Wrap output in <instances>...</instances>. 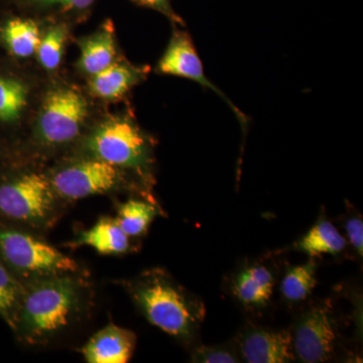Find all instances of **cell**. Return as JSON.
<instances>
[{"instance_id":"9a60e30c","label":"cell","mask_w":363,"mask_h":363,"mask_svg":"<svg viewBox=\"0 0 363 363\" xmlns=\"http://www.w3.org/2000/svg\"><path fill=\"white\" fill-rule=\"evenodd\" d=\"M81 55L79 68L89 76L111 66L116 58V40L111 26H104L102 30L85 38L80 42Z\"/></svg>"},{"instance_id":"ac0fdd59","label":"cell","mask_w":363,"mask_h":363,"mask_svg":"<svg viewBox=\"0 0 363 363\" xmlns=\"http://www.w3.org/2000/svg\"><path fill=\"white\" fill-rule=\"evenodd\" d=\"M4 42L18 58H28L37 52L40 43L39 26L30 20L9 21L4 30Z\"/></svg>"},{"instance_id":"8fae6325","label":"cell","mask_w":363,"mask_h":363,"mask_svg":"<svg viewBox=\"0 0 363 363\" xmlns=\"http://www.w3.org/2000/svg\"><path fill=\"white\" fill-rule=\"evenodd\" d=\"M135 345L133 331L109 324L96 332L81 351L89 363H125L133 357Z\"/></svg>"},{"instance_id":"484cf974","label":"cell","mask_w":363,"mask_h":363,"mask_svg":"<svg viewBox=\"0 0 363 363\" xmlns=\"http://www.w3.org/2000/svg\"><path fill=\"white\" fill-rule=\"evenodd\" d=\"M135 1H138V4H143V6L162 9L164 13H169V16H171V18H174V21H181L180 20H178V18H176L175 16H173V13H171V11H169L168 0H135Z\"/></svg>"},{"instance_id":"9c48e42d","label":"cell","mask_w":363,"mask_h":363,"mask_svg":"<svg viewBox=\"0 0 363 363\" xmlns=\"http://www.w3.org/2000/svg\"><path fill=\"white\" fill-rule=\"evenodd\" d=\"M157 72L164 74V75L190 79L203 87L213 91L233 109L235 116H238V121H240L243 131L247 130L248 124L247 117L231 102L230 99H228V97L224 95L219 88L215 86L214 83H212L206 77L204 70H203L201 60L196 51L192 39L187 33L178 30L173 33V37L169 40L166 51L157 64Z\"/></svg>"},{"instance_id":"2e32d148","label":"cell","mask_w":363,"mask_h":363,"mask_svg":"<svg viewBox=\"0 0 363 363\" xmlns=\"http://www.w3.org/2000/svg\"><path fill=\"white\" fill-rule=\"evenodd\" d=\"M346 247L347 240L338 229L329 220H320L298 241L295 248L314 257L322 255H336Z\"/></svg>"},{"instance_id":"ba28073f","label":"cell","mask_w":363,"mask_h":363,"mask_svg":"<svg viewBox=\"0 0 363 363\" xmlns=\"http://www.w3.org/2000/svg\"><path fill=\"white\" fill-rule=\"evenodd\" d=\"M87 114V101L77 91L59 88L48 93L38 121L40 143L57 147L75 140Z\"/></svg>"},{"instance_id":"52a82bcc","label":"cell","mask_w":363,"mask_h":363,"mask_svg":"<svg viewBox=\"0 0 363 363\" xmlns=\"http://www.w3.org/2000/svg\"><path fill=\"white\" fill-rule=\"evenodd\" d=\"M338 325L330 301H319L307 308L292 333L295 357L305 363L327 362L334 357Z\"/></svg>"},{"instance_id":"5b68a950","label":"cell","mask_w":363,"mask_h":363,"mask_svg":"<svg viewBox=\"0 0 363 363\" xmlns=\"http://www.w3.org/2000/svg\"><path fill=\"white\" fill-rule=\"evenodd\" d=\"M57 197L49 177L30 172L0 185V214L33 227L54 219Z\"/></svg>"},{"instance_id":"e0dca14e","label":"cell","mask_w":363,"mask_h":363,"mask_svg":"<svg viewBox=\"0 0 363 363\" xmlns=\"http://www.w3.org/2000/svg\"><path fill=\"white\" fill-rule=\"evenodd\" d=\"M160 213L157 202L145 198L130 199L119 205L116 219L130 238H138L147 233L150 224Z\"/></svg>"},{"instance_id":"30bf717a","label":"cell","mask_w":363,"mask_h":363,"mask_svg":"<svg viewBox=\"0 0 363 363\" xmlns=\"http://www.w3.org/2000/svg\"><path fill=\"white\" fill-rule=\"evenodd\" d=\"M241 357L250 363H286L295 360L292 332L248 326L238 338Z\"/></svg>"},{"instance_id":"4fadbf2b","label":"cell","mask_w":363,"mask_h":363,"mask_svg":"<svg viewBox=\"0 0 363 363\" xmlns=\"http://www.w3.org/2000/svg\"><path fill=\"white\" fill-rule=\"evenodd\" d=\"M130 240V236L117 223L116 218L104 217L68 245L73 248L89 247L100 255H119L133 250Z\"/></svg>"},{"instance_id":"7c38bea8","label":"cell","mask_w":363,"mask_h":363,"mask_svg":"<svg viewBox=\"0 0 363 363\" xmlns=\"http://www.w3.org/2000/svg\"><path fill=\"white\" fill-rule=\"evenodd\" d=\"M276 279L271 269L262 264H248L234 274L231 294L247 309H262L274 294Z\"/></svg>"},{"instance_id":"d6986e66","label":"cell","mask_w":363,"mask_h":363,"mask_svg":"<svg viewBox=\"0 0 363 363\" xmlns=\"http://www.w3.org/2000/svg\"><path fill=\"white\" fill-rule=\"evenodd\" d=\"M316 271V262L313 259L289 269L281 283V293L285 300L300 303L309 297L317 285Z\"/></svg>"},{"instance_id":"277c9868","label":"cell","mask_w":363,"mask_h":363,"mask_svg":"<svg viewBox=\"0 0 363 363\" xmlns=\"http://www.w3.org/2000/svg\"><path fill=\"white\" fill-rule=\"evenodd\" d=\"M0 257L7 267L28 281L54 274L77 272L75 260L32 234L0 227Z\"/></svg>"},{"instance_id":"7402d4cb","label":"cell","mask_w":363,"mask_h":363,"mask_svg":"<svg viewBox=\"0 0 363 363\" xmlns=\"http://www.w3.org/2000/svg\"><path fill=\"white\" fill-rule=\"evenodd\" d=\"M67 32L63 26H55L40 39L38 58L40 65L48 71H54L60 66L63 57Z\"/></svg>"},{"instance_id":"603a6c76","label":"cell","mask_w":363,"mask_h":363,"mask_svg":"<svg viewBox=\"0 0 363 363\" xmlns=\"http://www.w3.org/2000/svg\"><path fill=\"white\" fill-rule=\"evenodd\" d=\"M193 362L235 363L240 362L236 353L225 346H199L192 354Z\"/></svg>"},{"instance_id":"cb8c5ba5","label":"cell","mask_w":363,"mask_h":363,"mask_svg":"<svg viewBox=\"0 0 363 363\" xmlns=\"http://www.w3.org/2000/svg\"><path fill=\"white\" fill-rule=\"evenodd\" d=\"M347 240L360 257L363 255V221L360 216H350L345 222Z\"/></svg>"},{"instance_id":"8992f818","label":"cell","mask_w":363,"mask_h":363,"mask_svg":"<svg viewBox=\"0 0 363 363\" xmlns=\"http://www.w3.org/2000/svg\"><path fill=\"white\" fill-rule=\"evenodd\" d=\"M49 179L58 199L70 201L118 190L126 182L123 169L91 157L62 167Z\"/></svg>"},{"instance_id":"d4e9b609","label":"cell","mask_w":363,"mask_h":363,"mask_svg":"<svg viewBox=\"0 0 363 363\" xmlns=\"http://www.w3.org/2000/svg\"><path fill=\"white\" fill-rule=\"evenodd\" d=\"M45 4H57L66 9H84L93 4L94 0H40Z\"/></svg>"},{"instance_id":"3957f363","label":"cell","mask_w":363,"mask_h":363,"mask_svg":"<svg viewBox=\"0 0 363 363\" xmlns=\"http://www.w3.org/2000/svg\"><path fill=\"white\" fill-rule=\"evenodd\" d=\"M85 147L91 157L133 172L150 191L154 145L130 119L113 118L100 124L88 136Z\"/></svg>"},{"instance_id":"5bb4252c","label":"cell","mask_w":363,"mask_h":363,"mask_svg":"<svg viewBox=\"0 0 363 363\" xmlns=\"http://www.w3.org/2000/svg\"><path fill=\"white\" fill-rule=\"evenodd\" d=\"M145 75V72L143 69L113 62L96 75L91 76L90 92L101 99H119L138 84Z\"/></svg>"},{"instance_id":"7a4b0ae2","label":"cell","mask_w":363,"mask_h":363,"mask_svg":"<svg viewBox=\"0 0 363 363\" xmlns=\"http://www.w3.org/2000/svg\"><path fill=\"white\" fill-rule=\"evenodd\" d=\"M124 286L150 324L184 342H190L206 317L199 297L189 292L164 269H150Z\"/></svg>"},{"instance_id":"44dd1931","label":"cell","mask_w":363,"mask_h":363,"mask_svg":"<svg viewBox=\"0 0 363 363\" xmlns=\"http://www.w3.org/2000/svg\"><path fill=\"white\" fill-rule=\"evenodd\" d=\"M28 90L21 81L0 78V121H14L20 118L28 104Z\"/></svg>"},{"instance_id":"6da1fadb","label":"cell","mask_w":363,"mask_h":363,"mask_svg":"<svg viewBox=\"0 0 363 363\" xmlns=\"http://www.w3.org/2000/svg\"><path fill=\"white\" fill-rule=\"evenodd\" d=\"M75 274H54L25 284L16 330L26 343L39 345L52 340L82 314L87 286Z\"/></svg>"},{"instance_id":"ffe728a7","label":"cell","mask_w":363,"mask_h":363,"mask_svg":"<svg viewBox=\"0 0 363 363\" xmlns=\"http://www.w3.org/2000/svg\"><path fill=\"white\" fill-rule=\"evenodd\" d=\"M23 292L25 284L16 279L9 267L0 264V316L13 329Z\"/></svg>"}]
</instances>
